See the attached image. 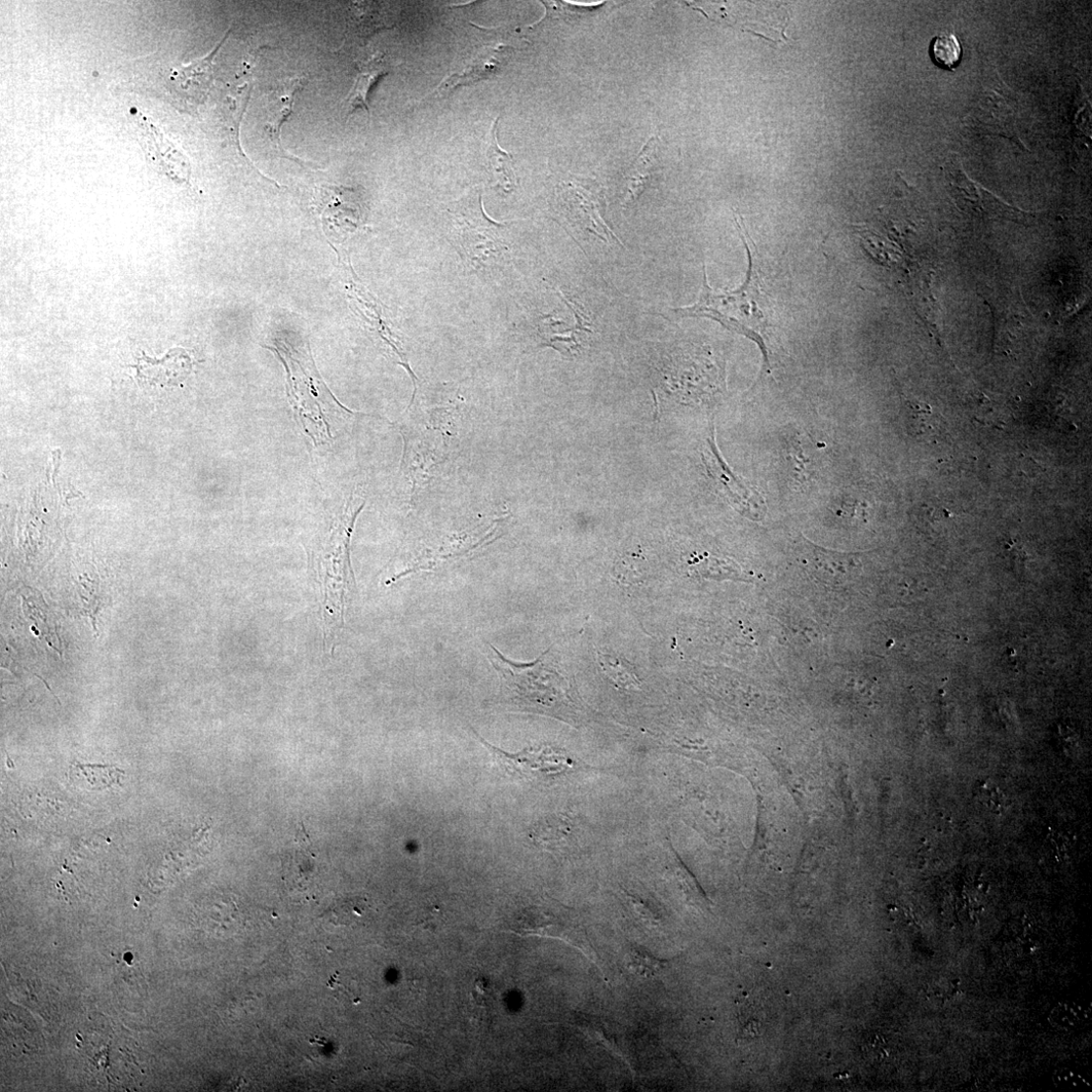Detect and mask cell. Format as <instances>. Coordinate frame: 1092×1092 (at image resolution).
<instances>
[{
    "label": "cell",
    "mask_w": 1092,
    "mask_h": 1092,
    "mask_svg": "<svg viewBox=\"0 0 1092 1092\" xmlns=\"http://www.w3.org/2000/svg\"><path fill=\"white\" fill-rule=\"evenodd\" d=\"M734 220L749 258L744 285L735 291L717 293L709 284L705 265L704 284L698 301L693 306L674 309V314L682 318H710L730 331L750 338L760 346L765 363L769 365L766 338L772 329V304L762 286L755 250H752L753 241L743 222L736 215Z\"/></svg>",
    "instance_id": "obj_1"
},
{
    "label": "cell",
    "mask_w": 1092,
    "mask_h": 1092,
    "mask_svg": "<svg viewBox=\"0 0 1092 1092\" xmlns=\"http://www.w3.org/2000/svg\"><path fill=\"white\" fill-rule=\"evenodd\" d=\"M930 55L938 66L947 69L955 68L962 57V47L957 36L953 34H944L933 38Z\"/></svg>",
    "instance_id": "obj_14"
},
{
    "label": "cell",
    "mask_w": 1092,
    "mask_h": 1092,
    "mask_svg": "<svg viewBox=\"0 0 1092 1092\" xmlns=\"http://www.w3.org/2000/svg\"><path fill=\"white\" fill-rule=\"evenodd\" d=\"M480 742L488 749L494 764L511 777L532 778L556 776L571 770L575 761L563 750L550 746L527 748L518 753L504 752L486 742L477 733Z\"/></svg>",
    "instance_id": "obj_5"
},
{
    "label": "cell",
    "mask_w": 1092,
    "mask_h": 1092,
    "mask_svg": "<svg viewBox=\"0 0 1092 1092\" xmlns=\"http://www.w3.org/2000/svg\"><path fill=\"white\" fill-rule=\"evenodd\" d=\"M366 5L367 3H355L351 6L348 27L353 34L369 35L387 27L380 15L374 11V7Z\"/></svg>",
    "instance_id": "obj_13"
},
{
    "label": "cell",
    "mask_w": 1092,
    "mask_h": 1092,
    "mask_svg": "<svg viewBox=\"0 0 1092 1092\" xmlns=\"http://www.w3.org/2000/svg\"><path fill=\"white\" fill-rule=\"evenodd\" d=\"M975 796L989 810L1000 813L1007 806L1005 794L994 785L983 783L975 789Z\"/></svg>",
    "instance_id": "obj_16"
},
{
    "label": "cell",
    "mask_w": 1092,
    "mask_h": 1092,
    "mask_svg": "<svg viewBox=\"0 0 1092 1092\" xmlns=\"http://www.w3.org/2000/svg\"><path fill=\"white\" fill-rule=\"evenodd\" d=\"M387 73L388 65L382 54H375L369 60L359 63L357 81L347 99L348 115L359 107L364 108L371 115L369 94L379 78Z\"/></svg>",
    "instance_id": "obj_9"
},
{
    "label": "cell",
    "mask_w": 1092,
    "mask_h": 1092,
    "mask_svg": "<svg viewBox=\"0 0 1092 1092\" xmlns=\"http://www.w3.org/2000/svg\"><path fill=\"white\" fill-rule=\"evenodd\" d=\"M358 512L339 521L319 552L317 576L322 597L325 641L329 648L335 646V639L344 623L346 596L354 586L351 571L348 543L351 529Z\"/></svg>",
    "instance_id": "obj_3"
},
{
    "label": "cell",
    "mask_w": 1092,
    "mask_h": 1092,
    "mask_svg": "<svg viewBox=\"0 0 1092 1092\" xmlns=\"http://www.w3.org/2000/svg\"><path fill=\"white\" fill-rule=\"evenodd\" d=\"M446 212L447 239L470 269H484L507 251L505 225L492 221L486 215L478 188L453 202Z\"/></svg>",
    "instance_id": "obj_2"
},
{
    "label": "cell",
    "mask_w": 1092,
    "mask_h": 1092,
    "mask_svg": "<svg viewBox=\"0 0 1092 1092\" xmlns=\"http://www.w3.org/2000/svg\"><path fill=\"white\" fill-rule=\"evenodd\" d=\"M961 985L957 980H941L932 983L925 990L926 998L935 1005H944L959 997Z\"/></svg>",
    "instance_id": "obj_15"
},
{
    "label": "cell",
    "mask_w": 1092,
    "mask_h": 1092,
    "mask_svg": "<svg viewBox=\"0 0 1092 1092\" xmlns=\"http://www.w3.org/2000/svg\"><path fill=\"white\" fill-rule=\"evenodd\" d=\"M630 966L641 977H654L655 974L667 967V962L659 961L641 950L630 952Z\"/></svg>",
    "instance_id": "obj_17"
},
{
    "label": "cell",
    "mask_w": 1092,
    "mask_h": 1092,
    "mask_svg": "<svg viewBox=\"0 0 1092 1092\" xmlns=\"http://www.w3.org/2000/svg\"><path fill=\"white\" fill-rule=\"evenodd\" d=\"M498 121L499 118L492 123L491 129L486 137L487 169L497 184L504 191L510 192L516 187L517 178L512 168L513 159L512 154L504 151L498 145Z\"/></svg>",
    "instance_id": "obj_10"
},
{
    "label": "cell",
    "mask_w": 1092,
    "mask_h": 1092,
    "mask_svg": "<svg viewBox=\"0 0 1092 1092\" xmlns=\"http://www.w3.org/2000/svg\"><path fill=\"white\" fill-rule=\"evenodd\" d=\"M1053 1082L1058 1088H1084L1088 1087L1089 1083L1079 1073L1071 1069H1062L1058 1071L1053 1077Z\"/></svg>",
    "instance_id": "obj_18"
},
{
    "label": "cell",
    "mask_w": 1092,
    "mask_h": 1092,
    "mask_svg": "<svg viewBox=\"0 0 1092 1092\" xmlns=\"http://www.w3.org/2000/svg\"><path fill=\"white\" fill-rule=\"evenodd\" d=\"M1044 846L1047 853L1053 856L1061 857L1067 854L1069 847L1072 845L1066 836L1059 833H1052L1048 835Z\"/></svg>",
    "instance_id": "obj_19"
},
{
    "label": "cell",
    "mask_w": 1092,
    "mask_h": 1092,
    "mask_svg": "<svg viewBox=\"0 0 1092 1092\" xmlns=\"http://www.w3.org/2000/svg\"><path fill=\"white\" fill-rule=\"evenodd\" d=\"M1090 1019V1008L1073 1001L1060 1002L1049 1016L1051 1026L1058 1031L1073 1032L1081 1029Z\"/></svg>",
    "instance_id": "obj_12"
},
{
    "label": "cell",
    "mask_w": 1092,
    "mask_h": 1092,
    "mask_svg": "<svg viewBox=\"0 0 1092 1092\" xmlns=\"http://www.w3.org/2000/svg\"><path fill=\"white\" fill-rule=\"evenodd\" d=\"M304 78L286 80L267 96L264 130L277 150L282 149L281 130L293 111L297 93L302 90Z\"/></svg>",
    "instance_id": "obj_6"
},
{
    "label": "cell",
    "mask_w": 1092,
    "mask_h": 1092,
    "mask_svg": "<svg viewBox=\"0 0 1092 1092\" xmlns=\"http://www.w3.org/2000/svg\"><path fill=\"white\" fill-rule=\"evenodd\" d=\"M657 138H650L642 149L633 168L626 175V193H624V207H628L636 201L648 187L655 173V150Z\"/></svg>",
    "instance_id": "obj_8"
},
{
    "label": "cell",
    "mask_w": 1092,
    "mask_h": 1092,
    "mask_svg": "<svg viewBox=\"0 0 1092 1092\" xmlns=\"http://www.w3.org/2000/svg\"><path fill=\"white\" fill-rule=\"evenodd\" d=\"M560 199L563 200L565 218L573 229L580 230L605 244L624 246L602 216V192L595 181H569L567 185L563 184Z\"/></svg>",
    "instance_id": "obj_4"
},
{
    "label": "cell",
    "mask_w": 1092,
    "mask_h": 1092,
    "mask_svg": "<svg viewBox=\"0 0 1092 1092\" xmlns=\"http://www.w3.org/2000/svg\"><path fill=\"white\" fill-rule=\"evenodd\" d=\"M69 775L71 783L76 786L101 791L120 785L124 772L113 766L74 764Z\"/></svg>",
    "instance_id": "obj_11"
},
{
    "label": "cell",
    "mask_w": 1092,
    "mask_h": 1092,
    "mask_svg": "<svg viewBox=\"0 0 1092 1092\" xmlns=\"http://www.w3.org/2000/svg\"><path fill=\"white\" fill-rule=\"evenodd\" d=\"M136 368L141 379L177 384L190 374L192 362L184 349L176 348L163 361H154L144 356Z\"/></svg>",
    "instance_id": "obj_7"
}]
</instances>
